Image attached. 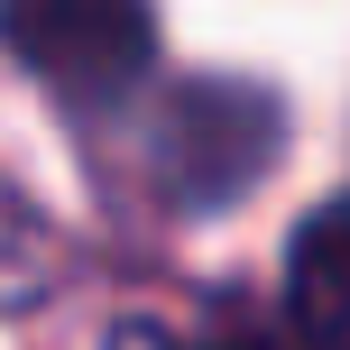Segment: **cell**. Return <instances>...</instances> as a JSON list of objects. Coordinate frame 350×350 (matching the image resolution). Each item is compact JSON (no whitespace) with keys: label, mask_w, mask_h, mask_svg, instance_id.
Wrapping results in <instances>:
<instances>
[{"label":"cell","mask_w":350,"mask_h":350,"mask_svg":"<svg viewBox=\"0 0 350 350\" xmlns=\"http://www.w3.org/2000/svg\"><path fill=\"white\" fill-rule=\"evenodd\" d=\"M0 46L65 102H120L157 55L148 0H0Z\"/></svg>","instance_id":"6da1fadb"},{"label":"cell","mask_w":350,"mask_h":350,"mask_svg":"<svg viewBox=\"0 0 350 350\" xmlns=\"http://www.w3.org/2000/svg\"><path fill=\"white\" fill-rule=\"evenodd\" d=\"M267 157H277V102L249 83H185L148 129V175L185 212H212L240 185H258Z\"/></svg>","instance_id":"7a4b0ae2"},{"label":"cell","mask_w":350,"mask_h":350,"mask_svg":"<svg viewBox=\"0 0 350 350\" xmlns=\"http://www.w3.org/2000/svg\"><path fill=\"white\" fill-rule=\"evenodd\" d=\"M286 304L304 350H350V193L323 203L286 249Z\"/></svg>","instance_id":"3957f363"},{"label":"cell","mask_w":350,"mask_h":350,"mask_svg":"<svg viewBox=\"0 0 350 350\" xmlns=\"http://www.w3.org/2000/svg\"><path fill=\"white\" fill-rule=\"evenodd\" d=\"M120 350H221V341H175V332H120Z\"/></svg>","instance_id":"277c9868"}]
</instances>
